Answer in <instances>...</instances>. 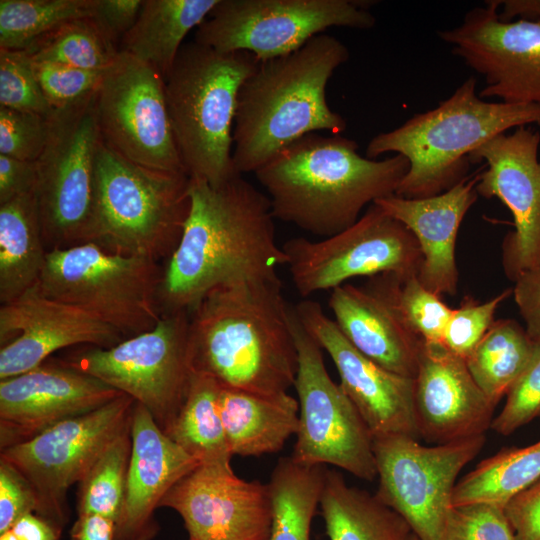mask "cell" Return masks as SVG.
I'll return each mask as SVG.
<instances>
[{
  "label": "cell",
  "mask_w": 540,
  "mask_h": 540,
  "mask_svg": "<svg viewBox=\"0 0 540 540\" xmlns=\"http://www.w3.org/2000/svg\"><path fill=\"white\" fill-rule=\"evenodd\" d=\"M294 310L306 331L334 362L340 386L358 410L373 439L389 436L419 439L414 378L393 373L360 353L318 302L300 301Z\"/></svg>",
  "instance_id": "ffe728a7"
},
{
  "label": "cell",
  "mask_w": 540,
  "mask_h": 540,
  "mask_svg": "<svg viewBox=\"0 0 540 540\" xmlns=\"http://www.w3.org/2000/svg\"><path fill=\"white\" fill-rule=\"evenodd\" d=\"M409 540H419V539L414 533H412Z\"/></svg>",
  "instance_id": "11a10c76"
},
{
  "label": "cell",
  "mask_w": 540,
  "mask_h": 540,
  "mask_svg": "<svg viewBox=\"0 0 540 540\" xmlns=\"http://www.w3.org/2000/svg\"><path fill=\"white\" fill-rule=\"evenodd\" d=\"M0 540H18L11 530L0 533Z\"/></svg>",
  "instance_id": "db71d44e"
},
{
  "label": "cell",
  "mask_w": 540,
  "mask_h": 540,
  "mask_svg": "<svg viewBox=\"0 0 540 540\" xmlns=\"http://www.w3.org/2000/svg\"><path fill=\"white\" fill-rule=\"evenodd\" d=\"M131 451L130 423L78 483V516L97 515L116 523L124 500Z\"/></svg>",
  "instance_id": "8d00e7d4"
},
{
  "label": "cell",
  "mask_w": 540,
  "mask_h": 540,
  "mask_svg": "<svg viewBox=\"0 0 540 540\" xmlns=\"http://www.w3.org/2000/svg\"><path fill=\"white\" fill-rule=\"evenodd\" d=\"M517 540H540V479L504 505Z\"/></svg>",
  "instance_id": "bcb514c9"
},
{
  "label": "cell",
  "mask_w": 540,
  "mask_h": 540,
  "mask_svg": "<svg viewBox=\"0 0 540 540\" xmlns=\"http://www.w3.org/2000/svg\"><path fill=\"white\" fill-rule=\"evenodd\" d=\"M131 436L124 500L114 540H152L159 530L155 510L170 489L200 462L176 444L139 403L132 412Z\"/></svg>",
  "instance_id": "cb8c5ba5"
},
{
  "label": "cell",
  "mask_w": 540,
  "mask_h": 540,
  "mask_svg": "<svg viewBox=\"0 0 540 540\" xmlns=\"http://www.w3.org/2000/svg\"><path fill=\"white\" fill-rule=\"evenodd\" d=\"M121 392L58 359L0 380V449L28 441L67 419L102 407Z\"/></svg>",
  "instance_id": "7402d4cb"
},
{
  "label": "cell",
  "mask_w": 540,
  "mask_h": 540,
  "mask_svg": "<svg viewBox=\"0 0 540 540\" xmlns=\"http://www.w3.org/2000/svg\"><path fill=\"white\" fill-rule=\"evenodd\" d=\"M394 300L406 325L426 343H441L453 309L425 288L417 275L390 274Z\"/></svg>",
  "instance_id": "74e56055"
},
{
  "label": "cell",
  "mask_w": 540,
  "mask_h": 540,
  "mask_svg": "<svg viewBox=\"0 0 540 540\" xmlns=\"http://www.w3.org/2000/svg\"><path fill=\"white\" fill-rule=\"evenodd\" d=\"M162 274L159 262L111 253L90 242L48 251L38 286L45 295L94 315L126 339L153 329L162 318Z\"/></svg>",
  "instance_id": "ba28073f"
},
{
  "label": "cell",
  "mask_w": 540,
  "mask_h": 540,
  "mask_svg": "<svg viewBox=\"0 0 540 540\" xmlns=\"http://www.w3.org/2000/svg\"><path fill=\"white\" fill-rule=\"evenodd\" d=\"M291 325L298 354L294 387L299 423L290 457L301 465L330 464L373 481L377 466L370 430L340 384L331 379L323 349L303 327L294 307Z\"/></svg>",
  "instance_id": "7c38bea8"
},
{
  "label": "cell",
  "mask_w": 540,
  "mask_h": 540,
  "mask_svg": "<svg viewBox=\"0 0 540 540\" xmlns=\"http://www.w3.org/2000/svg\"><path fill=\"white\" fill-rule=\"evenodd\" d=\"M530 124L540 127L539 105L482 99L471 76L433 109L374 136L365 154L369 159L386 153L404 156L409 169L395 195L433 197L470 175L469 154L473 150L512 128Z\"/></svg>",
  "instance_id": "5b68a950"
},
{
  "label": "cell",
  "mask_w": 540,
  "mask_h": 540,
  "mask_svg": "<svg viewBox=\"0 0 540 540\" xmlns=\"http://www.w3.org/2000/svg\"><path fill=\"white\" fill-rule=\"evenodd\" d=\"M144 0H97L93 18L115 42L135 24Z\"/></svg>",
  "instance_id": "c3c4849f"
},
{
  "label": "cell",
  "mask_w": 540,
  "mask_h": 540,
  "mask_svg": "<svg viewBox=\"0 0 540 540\" xmlns=\"http://www.w3.org/2000/svg\"><path fill=\"white\" fill-rule=\"evenodd\" d=\"M478 171L433 197L391 195L374 202L414 234L422 253L418 279L439 296L457 293L456 239L466 213L478 198Z\"/></svg>",
  "instance_id": "484cf974"
},
{
  "label": "cell",
  "mask_w": 540,
  "mask_h": 540,
  "mask_svg": "<svg viewBox=\"0 0 540 540\" xmlns=\"http://www.w3.org/2000/svg\"><path fill=\"white\" fill-rule=\"evenodd\" d=\"M349 55L344 43L322 33L295 52L258 62L237 98L232 156L239 174L255 173L304 135L345 130L326 87Z\"/></svg>",
  "instance_id": "277c9868"
},
{
  "label": "cell",
  "mask_w": 540,
  "mask_h": 540,
  "mask_svg": "<svg viewBox=\"0 0 540 540\" xmlns=\"http://www.w3.org/2000/svg\"><path fill=\"white\" fill-rule=\"evenodd\" d=\"M486 436L424 446L417 438H376V496L397 512L419 540H443L461 470L481 451Z\"/></svg>",
  "instance_id": "5bb4252c"
},
{
  "label": "cell",
  "mask_w": 540,
  "mask_h": 540,
  "mask_svg": "<svg viewBox=\"0 0 540 540\" xmlns=\"http://www.w3.org/2000/svg\"><path fill=\"white\" fill-rule=\"evenodd\" d=\"M282 248L302 297L332 291L354 277L418 276L422 262L414 234L375 203L352 226L333 236L318 241L291 238Z\"/></svg>",
  "instance_id": "4fadbf2b"
},
{
  "label": "cell",
  "mask_w": 540,
  "mask_h": 540,
  "mask_svg": "<svg viewBox=\"0 0 540 540\" xmlns=\"http://www.w3.org/2000/svg\"><path fill=\"white\" fill-rule=\"evenodd\" d=\"M259 60L247 51L221 52L184 43L165 77L166 101L187 175L219 186L241 175L233 162L239 89Z\"/></svg>",
  "instance_id": "8992f818"
},
{
  "label": "cell",
  "mask_w": 540,
  "mask_h": 540,
  "mask_svg": "<svg viewBox=\"0 0 540 540\" xmlns=\"http://www.w3.org/2000/svg\"><path fill=\"white\" fill-rule=\"evenodd\" d=\"M512 289H506L496 297L478 303L472 297H466L461 305L453 309L446 326L442 345L458 357L466 360L494 321L495 312Z\"/></svg>",
  "instance_id": "ab89813d"
},
{
  "label": "cell",
  "mask_w": 540,
  "mask_h": 540,
  "mask_svg": "<svg viewBox=\"0 0 540 540\" xmlns=\"http://www.w3.org/2000/svg\"><path fill=\"white\" fill-rule=\"evenodd\" d=\"M539 479L540 440L522 448H502L456 483L453 506L478 502L504 506Z\"/></svg>",
  "instance_id": "836d02e7"
},
{
  "label": "cell",
  "mask_w": 540,
  "mask_h": 540,
  "mask_svg": "<svg viewBox=\"0 0 540 540\" xmlns=\"http://www.w3.org/2000/svg\"><path fill=\"white\" fill-rule=\"evenodd\" d=\"M414 407L419 436L437 445L485 435L496 405L476 384L464 359L441 343L423 341Z\"/></svg>",
  "instance_id": "603a6c76"
},
{
  "label": "cell",
  "mask_w": 540,
  "mask_h": 540,
  "mask_svg": "<svg viewBox=\"0 0 540 540\" xmlns=\"http://www.w3.org/2000/svg\"><path fill=\"white\" fill-rule=\"evenodd\" d=\"M159 507L181 516L189 538L270 540L268 484L238 477L230 462L200 463L170 489Z\"/></svg>",
  "instance_id": "d6986e66"
},
{
  "label": "cell",
  "mask_w": 540,
  "mask_h": 540,
  "mask_svg": "<svg viewBox=\"0 0 540 540\" xmlns=\"http://www.w3.org/2000/svg\"><path fill=\"white\" fill-rule=\"evenodd\" d=\"M274 278L242 279L209 291L189 311L192 371L221 386L275 395L294 386L298 354L292 307Z\"/></svg>",
  "instance_id": "7a4b0ae2"
},
{
  "label": "cell",
  "mask_w": 540,
  "mask_h": 540,
  "mask_svg": "<svg viewBox=\"0 0 540 540\" xmlns=\"http://www.w3.org/2000/svg\"><path fill=\"white\" fill-rule=\"evenodd\" d=\"M191 206L180 242L163 267L162 315L189 312L212 289L278 277L287 263L267 195L238 175L212 186L190 178Z\"/></svg>",
  "instance_id": "6da1fadb"
},
{
  "label": "cell",
  "mask_w": 540,
  "mask_h": 540,
  "mask_svg": "<svg viewBox=\"0 0 540 540\" xmlns=\"http://www.w3.org/2000/svg\"><path fill=\"white\" fill-rule=\"evenodd\" d=\"M443 540H517L504 506L478 502L452 506Z\"/></svg>",
  "instance_id": "60d3db41"
},
{
  "label": "cell",
  "mask_w": 540,
  "mask_h": 540,
  "mask_svg": "<svg viewBox=\"0 0 540 540\" xmlns=\"http://www.w3.org/2000/svg\"><path fill=\"white\" fill-rule=\"evenodd\" d=\"M124 339L115 328L45 295L36 284L0 306V380L32 370L65 348H110Z\"/></svg>",
  "instance_id": "44dd1931"
},
{
  "label": "cell",
  "mask_w": 540,
  "mask_h": 540,
  "mask_svg": "<svg viewBox=\"0 0 540 540\" xmlns=\"http://www.w3.org/2000/svg\"><path fill=\"white\" fill-rule=\"evenodd\" d=\"M48 118L0 106V154L37 161L47 142Z\"/></svg>",
  "instance_id": "ee69618b"
},
{
  "label": "cell",
  "mask_w": 540,
  "mask_h": 540,
  "mask_svg": "<svg viewBox=\"0 0 540 540\" xmlns=\"http://www.w3.org/2000/svg\"><path fill=\"white\" fill-rule=\"evenodd\" d=\"M103 141L143 167L187 174L169 117L164 78L150 65L120 51L96 94Z\"/></svg>",
  "instance_id": "2e32d148"
},
{
  "label": "cell",
  "mask_w": 540,
  "mask_h": 540,
  "mask_svg": "<svg viewBox=\"0 0 540 540\" xmlns=\"http://www.w3.org/2000/svg\"><path fill=\"white\" fill-rule=\"evenodd\" d=\"M39 499L29 480L0 458V533L11 530L24 515L38 513Z\"/></svg>",
  "instance_id": "f6af8a7d"
},
{
  "label": "cell",
  "mask_w": 540,
  "mask_h": 540,
  "mask_svg": "<svg viewBox=\"0 0 540 540\" xmlns=\"http://www.w3.org/2000/svg\"><path fill=\"white\" fill-rule=\"evenodd\" d=\"M71 540H114V521L97 515L78 516L70 531Z\"/></svg>",
  "instance_id": "816d5d0a"
},
{
  "label": "cell",
  "mask_w": 540,
  "mask_h": 540,
  "mask_svg": "<svg viewBox=\"0 0 540 540\" xmlns=\"http://www.w3.org/2000/svg\"><path fill=\"white\" fill-rule=\"evenodd\" d=\"M135 400L121 394L91 412L62 421L32 439L1 450L32 484L38 515L62 529L69 520L67 493L130 425Z\"/></svg>",
  "instance_id": "9a60e30c"
},
{
  "label": "cell",
  "mask_w": 540,
  "mask_h": 540,
  "mask_svg": "<svg viewBox=\"0 0 540 540\" xmlns=\"http://www.w3.org/2000/svg\"><path fill=\"white\" fill-rule=\"evenodd\" d=\"M0 106L45 117L54 111L24 50L0 49Z\"/></svg>",
  "instance_id": "f35d334b"
},
{
  "label": "cell",
  "mask_w": 540,
  "mask_h": 540,
  "mask_svg": "<svg viewBox=\"0 0 540 540\" xmlns=\"http://www.w3.org/2000/svg\"><path fill=\"white\" fill-rule=\"evenodd\" d=\"M506 397L503 409L491 423L496 433L510 435L540 417V341L534 342L527 366Z\"/></svg>",
  "instance_id": "b9f144b4"
},
{
  "label": "cell",
  "mask_w": 540,
  "mask_h": 540,
  "mask_svg": "<svg viewBox=\"0 0 540 540\" xmlns=\"http://www.w3.org/2000/svg\"><path fill=\"white\" fill-rule=\"evenodd\" d=\"M485 3L467 11L461 24L440 30L438 37L484 78L480 98L540 106V21L501 22V1Z\"/></svg>",
  "instance_id": "e0dca14e"
},
{
  "label": "cell",
  "mask_w": 540,
  "mask_h": 540,
  "mask_svg": "<svg viewBox=\"0 0 540 540\" xmlns=\"http://www.w3.org/2000/svg\"><path fill=\"white\" fill-rule=\"evenodd\" d=\"M221 385L192 371L183 403L166 434L200 463L230 462L219 411Z\"/></svg>",
  "instance_id": "4dcf8cb0"
},
{
  "label": "cell",
  "mask_w": 540,
  "mask_h": 540,
  "mask_svg": "<svg viewBox=\"0 0 540 540\" xmlns=\"http://www.w3.org/2000/svg\"><path fill=\"white\" fill-rule=\"evenodd\" d=\"M502 10L498 12L501 22H512L519 17L520 20L540 21V0H504L501 1Z\"/></svg>",
  "instance_id": "f5cc1de1"
},
{
  "label": "cell",
  "mask_w": 540,
  "mask_h": 540,
  "mask_svg": "<svg viewBox=\"0 0 540 540\" xmlns=\"http://www.w3.org/2000/svg\"><path fill=\"white\" fill-rule=\"evenodd\" d=\"M514 283L512 293L525 330L532 341H540V264L519 274Z\"/></svg>",
  "instance_id": "7dc6e473"
},
{
  "label": "cell",
  "mask_w": 540,
  "mask_h": 540,
  "mask_svg": "<svg viewBox=\"0 0 540 540\" xmlns=\"http://www.w3.org/2000/svg\"><path fill=\"white\" fill-rule=\"evenodd\" d=\"M218 1L144 0L119 49L150 65L165 79L187 33L207 19Z\"/></svg>",
  "instance_id": "83f0119b"
},
{
  "label": "cell",
  "mask_w": 540,
  "mask_h": 540,
  "mask_svg": "<svg viewBox=\"0 0 540 540\" xmlns=\"http://www.w3.org/2000/svg\"><path fill=\"white\" fill-rule=\"evenodd\" d=\"M190 177L129 161L101 138L95 171L92 243L125 256L167 261L177 248L191 206Z\"/></svg>",
  "instance_id": "52a82bcc"
},
{
  "label": "cell",
  "mask_w": 540,
  "mask_h": 540,
  "mask_svg": "<svg viewBox=\"0 0 540 540\" xmlns=\"http://www.w3.org/2000/svg\"><path fill=\"white\" fill-rule=\"evenodd\" d=\"M96 94L54 109L48 118L34 190L47 251L94 240L96 155L101 140Z\"/></svg>",
  "instance_id": "9c48e42d"
},
{
  "label": "cell",
  "mask_w": 540,
  "mask_h": 540,
  "mask_svg": "<svg viewBox=\"0 0 540 540\" xmlns=\"http://www.w3.org/2000/svg\"><path fill=\"white\" fill-rule=\"evenodd\" d=\"M11 531L18 540H61L62 534L61 527L36 513L21 517Z\"/></svg>",
  "instance_id": "f907efd6"
},
{
  "label": "cell",
  "mask_w": 540,
  "mask_h": 540,
  "mask_svg": "<svg viewBox=\"0 0 540 540\" xmlns=\"http://www.w3.org/2000/svg\"><path fill=\"white\" fill-rule=\"evenodd\" d=\"M40 87L53 109L63 108L97 93L106 70H87L51 62H35Z\"/></svg>",
  "instance_id": "7bdbcfd3"
},
{
  "label": "cell",
  "mask_w": 540,
  "mask_h": 540,
  "mask_svg": "<svg viewBox=\"0 0 540 540\" xmlns=\"http://www.w3.org/2000/svg\"><path fill=\"white\" fill-rule=\"evenodd\" d=\"M189 540H198V539H194V538H189Z\"/></svg>",
  "instance_id": "9f6ffc18"
},
{
  "label": "cell",
  "mask_w": 540,
  "mask_h": 540,
  "mask_svg": "<svg viewBox=\"0 0 540 540\" xmlns=\"http://www.w3.org/2000/svg\"><path fill=\"white\" fill-rule=\"evenodd\" d=\"M329 307L344 337L381 367L414 378L423 340L396 306L390 274L371 277L366 287L343 284L331 291Z\"/></svg>",
  "instance_id": "d4e9b609"
},
{
  "label": "cell",
  "mask_w": 540,
  "mask_h": 540,
  "mask_svg": "<svg viewBox=\"0 0 540 540\" xmlns=\"http://www.w3.org/2000/svg\"><path fill=\"white\" fill-rule=\"evenodd\" d=\"M218 405L232 456L278 452L297 433L299 404L288 392L263 395L221 386Z\"/></svg>",
  "instance_id": "4316f807"
},
{
  "label": "cell",
  "mask_w": 540,
  "mask_h": 540,
  "mask_svg": "<svg viewBox=\"0 0 540 540\" xmlns=\"http://www.w3.org/2000/svg\"><path fill=\"white\" fill-rule=\"evenodd\" d=\"M319 505L330 540H409L413 533L376 495L349 486L336 471L326 470Z\"/></svg>",
  "instance_id": "f546056e"
},
{
  "label": "cell",
  "mask_w": 540,
  "mask_h": 540,
  "mask_svg": "<svg viewBox=\"0 0 540 540\" xmlns=\"http://www.w3.org/2000/svg\"><path fill=\"white\" fill-rule=\"evenodd\" d=\"M36 181V161L0 154V205L33 192Z\"/></svg>",
  "instance_id": "681fc988"
},
{
  "label": "cell",
  "mask_w": 540,
  "mask_h": 540,
  "mask_svg": "<svg viewBox=\"0 0 540 540\" xmlns=\"http://www.w3.org/2000/svg\"><path fill=\"white\" fill-rule=\"evenodd\" d=\"M533 348L525 327L513 319H500L465 362L476 384L497 405L524 371Z\"/></svg>",
  "instance_id": "d6a6232c"
},
{
  "label": "cell",
  "mask_w": 540,
  "mask_h": 540,
  "mask_svg": "<svg viewBox=\"0 0 540 540\" xmlns=\"http://www.w3.org/2000/svg\"><path fill=\"white\" fill-rule=\"evenodd\" d=\"M367 0H219L194 41L221 52L247 51L259 61L288 55L330 27L371 29Z\"/></svg>",
  "instance_id": "8fae6325"
},
{
  "label": "cell",
  "mask_w": 540,
  "mask_h": 540,
  "mask_svg": "<svg viewBox=\"0 0 540 540\" xmlns=\"http://www.w3.org/2000/svg\"><path fill=\"white\" fill-rule=\"evenodd\" d=\"M97 0H0V49L26 50L63 24L93 17Z\"/></svg>",
  "instance_id": "d590c367"
},
{
  "label": "cell",
  "mask_w": 540,
  "mask_h": 540,
  "mask_svg": "<svg viewBox=\"0 0 540 540\" xmlns=\"http://www.w3.org/2000/svg\"><path fill=\"white\" fill-rule=\"evenodd\" d=\"M58 360L132 397L166 433L192 374L189 312L163 315L153 329L113 347L83 345Z\"/></svg>",
  "instance_id": "30bf717a"
},
{
  "label": "cell",
  "mask_w": 540,
  "mask_h": 540,
  "mask_svg": "<svg viewBox=\"0 0 540 540\" xmlns=\"http://www.w3.org/2000/svg\"><path fill=\"white\" fill-rule=\"evenodd\" d=\"M540 132L527 126L499 134L469 154L478 171V196L498 198L512 213L515 229L502 243L508 279L540 264Z\"/></svg>",
  "instance_id": "ac0fdd59"
},
{
  "label": "cell",
  "mask_w": 540,
  "mask_h": 540,
  "mask_svg": "<svg viewBox=\"0 0 540 540\" xmlns=\"http://www.w3.org/2000/svg\"><path fill=\"white\" fill-rule=\"evenodd\" d=\"M26 51L35 62H51L87 70H106L120 49L93 17L69 21L35 41Z\"/></svg>",
  "instance_id": "e575fe53"
},
{
  "label": "cell",
  "mask_w": 540,
  "mask_h": 540,
  "mask_svg": "<svg viewBox=\"0 0 540 540\" xmlns=\"http://www.w3.org/2000/svg\"><path fill=\"white\" fill-rule=\"evenodd\" d=\"M326 469L281 458L268 483L272 503L270 540H310Z\"/></svg>",
  "instance_id": "1f68e13d"
},
{
  "label": "cell",
  "mask_w": 540,
  "mask_h": 540,
  "mask_svg": "<svg viewBox=\"0 0 540 540\" xmlns=\"http://www.w3.org/2000/svg\"><path fill=\"white\" fill-rule=\"evenodd\" d=\"M35 192L0 205V303L38 284L46 263Z\"/></svg>",
  "instance_id": "f1b7e54d"
},
{
  "label": "cell",
  "mask_w": 540,
  "mask_h": 540,
  "mask_svg": "<svg viewBox=\"0 0 540 540\" xmlns=\"http://www.w3.org/2000/svg\"><path fill=\"white\" fill-rule=\"evenodd\" d=\"M358 148L339 134L310 133L258 169L274 218L327 238L352 226L368 204L395 195L407 158L369 159Z\"/></svg>",
  "instance_id": "3957f363"
}]
</instances>
